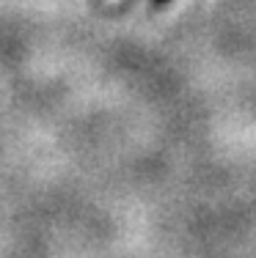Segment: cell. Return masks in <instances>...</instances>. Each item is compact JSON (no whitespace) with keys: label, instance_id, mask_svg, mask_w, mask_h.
Wrapping results in <instances>:
<instances>
[{"label":"cell","instance_id":"6da1fadb","mask_svg":"<svg viewBox=\"0 0 256 258\" xmlns=\"http://www.w3.org/2000/svg\"><path fill=\"white\" fill-rule=\"evenodd\" d=\"M155 3H157V6H160V3H166V0H155Z\"/></svg>","mask_w":256,"mask_h":258}]
</instances>
